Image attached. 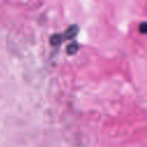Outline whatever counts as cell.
I'll use <instances>...</instances> for the list:
<instances>
[{"instance_id":"obj_4","label":"cell","mask_w":147,"mask_h":147,"mask_svg":"<svg viewBox=\"0 0 147 147\" xmlns=\"http://www.w3.org/2000/svg\"><path fill=\"white\" fill-rule=\"evenodd\" d=\"M146 26H147V24H146L145 22H142V23L140 24V28H139V29H140V32H141V33H146V30H147Z\"/></svg>"},{"instance_id":"obj_3","label":"cell","mask_w":147,"mask_h":147,"mask_svg":"<svg viewBox=\"0 0 147 147\" xmlns=\"http://www.w3.org/2000/svg\"><path fill=\"white\" fill-rule=\"evenodd\" d=\"M78 48H79L78 44H77V42H72V44H70V45L67 47V54H69V55H74V54L78 51Z\"/></svg>"},{"instance_id":"obj_2","label":"cell","mask_w":147,"mask_h":147,"mask_svg":"<svg viewBox=\"0 0 147 147\" xmlns=\"http://www.w3.org/2000/svg\"><path fill=\"white\" fill-rule=\"evenodd\" d=\"M62 40H63L62 34H53V36L51 37V44H52L53 46L60 45V44L62 42Z\"/></svg>"},{"instance_id":"obj_1","label":"cell","mask_w":147,"mask_h":147,"mask_svg":"<svg viewBox=\"0 0 147 147\" xmlns=\"http://www.w3.org/2000/svg\"><path fill=\"white\" fill-rule=\"evenodd\" d=\"M79 29L77 25H70L65 31L64 33H62V38L63 39H72L74 37H76V34L78 33Z\"/></svg>"}]
</instances>
